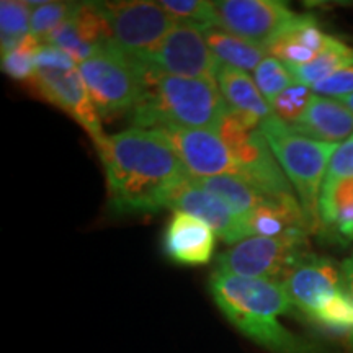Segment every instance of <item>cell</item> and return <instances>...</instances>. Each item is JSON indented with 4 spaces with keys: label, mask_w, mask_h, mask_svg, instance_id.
<instances>
[{
    "label": "cell",
    "mask_w": 353,
    "mask_h": 353,
    "mask_svg": "<svg viewBox=\"0 0 353 353\" xmlns=\"http://www.w3.org/2000/svg\"><path fill=\"white\" fill-rule=\"evenodd\" d=\"M210 291L234 327L260 347L273 353H327L280 324L278 317L293 307L280 283L216 270Z\"/></svg>",
    "instance_id": "2"
},
{
    "label": "cell",
    "mask_w": 353,
    "mask_h": 353,
    "mask_svg": "<svg viewBox=\"0 0 353 353\" xmlns=\"http://www.w3.org/2000/svg\"><path fill=\"white\" fill-rule=\"evenodd\" d=\"M201 187H205L210 193H213L221 201L226 203V206L234 214L241 219L247 221L250 214L259 208L262 203L270 195L259 192L249 183L234 175H219L210 176V179H198Z\"/></svg>",
    "instance_id": "22"
},
{
    "label": "cell",
    "mask_w": 353,
    "mask_h": 353,
    "mask_svg": "<svg viewBox=\"0 0 353 353\" xmlns=\"http://www.w3.org/2000/svg\"><path fill=\"white\" fill-rule=\"evenodd\" d=\"M206 43L219 64L231 65L241 70H255L265 59L267 48L224 32L218 26L203 30Z\"/></svg>",
    "instance_id": "20"
},
{
    "label": "cell",
    "mask_w": 353,
    "mask_h": 353,
    "mask_svg": "<svg viewBox=\"0 0 353 353\" xmlns=\"http://www.w3.org/2000/svg\"><path fill=\"white\" fill-rule=\"evenodd\" d=\"M32 8L28 2L2 0L0 3V39H2V56L15 50L21 39L28 37Z\"/></svg>",
    "instance_id": "24"
},
{
    "label": "cell",
    "mask_w": 353,
    "mask_h": 353,
    "mask_svg": "<svg viewBox=\"0 0 353 353\" xmlns=\"http://www.w3.org/2000/svg\"><path fill=\"white\" fill-rule=\"evenodd\" d=\"M44 43L68 51L77 64L112 46V32L100 2L77 3L72 17L51 33Z\"/></svg>",
    "instance_id": "15"
},
{
    "label": "cell",
    "mask_w": 353,
    "mask_h": 353,
    "mask_svg": "<svg viewBox=\"0 0 353 353\" xmlns=\"http://www.w3.org/2000/svg\"><path fill=\"white\" fill-rule=\"evenodd\" d=\"M254 77L263 99L270 105L278 99V95L283 94L286 88L296 82L288 68L273 56L265 57L259 68L255 69Z\"/></svg>",
    "instance_id": "27"
},
{
    "label": "cell",
    "mask_w": 353,
    "mask_h": 353,
    "mask_svg": "<svg viewBox=\"0 0 353 353\" xmlns=\"http://www.w3.org/2000/svg\"><path fill=\"white\" fill-rule=\"evenodd\" d=\"M193 179L219 175L237 176V164L218 131L169 126L159 130Z\"/></svg>",
    "instance_id": "12"
},
{
    "label": "cell",
    "mask_w": 353,
    "mask_h": 353,
    "mask_svg": "<svg viewBox=\"0 0 353 353\" xmlns=\"http://www.w3.org/2000/svg\"><path fill=\"white\" fill-rule=\"evenodd\" d=\"M26 85H30L34 95L68 113L87 131L95 144L105 138L101 117L77 69H38Z\"/></svg>",
    "instance_id": "11"
},
{
    "label": "cell",
    "mask_w": 353,
    "mask_h": 353,
    "mask_svg": "<svg viewBox=\"0 0 353 353\" xmlns=\"http://www.w3.org/2000/svg\"><path fill=\"white\" fill-rule=\"evenodd\" d=\"M216 82L229 108L254 114L260 121L275 114L272 105L263 99L257 83L245 70L221 64Z\"/></svg>",
    "instance_id": "19"
},
{
    "label": "cell",
    "mask_w": 353,
    "mask_h": 353,
    "mask_svg": "<svg viewBox=\"0 0 353 353\" xmlns=\"http://www.w3.org/2000/svg\"><path fill=\"white\" fill-rule=\"evenodd\" d=\"M141 61L170 76L218 83L219 61L211 52L201 26L187 21H176L156 50Z\"/></svg>",
    "instance_id": "9"
},
{
    "label": "cell",
    "mask_w": 353,
    "mask_h": 353,
    "mask_svg": "<svg viewBox=\"0 0 353 353\" xmlns=\"http://www.w3.org/2000/svg\"><path fill=\"white\" fill-rule=\"evenodd\" d=\"M290 126L306 138L337 144L353 136V112L341 100L314 95L301 120Z\"/></svg>",
    "instance_id": "17"
},
{
    "label": "cell",
    "mask_w": 353,
    "mask_h": 353,
    "mask_svg": "<svg viewBox=\"0 0 353 353\" xmlns=\"http://www.w3.org/2000/svg\"><path fill=\"white\" fill-rule=\"evenodd\" d=\"M159 3H161L167 13H170L179 21L198 25L203 30L218 26L213 2H203V0H164V2Z\"/></svg>",
    "instance_id": "28"
},
{
    "label": "cell",
    "mask_w": 353,
    "mask_h": 353,
    "mask_svg": "<svg viewBox=\"0 0 353 353\" xmlns=\"http://www.w3.org/2000/svg\"><path fill=\"white\" fill-rule=\"evenodd\" d=\"M167 208L183 211V213L203 219L228 244L236 245L252 236L247 221L234 214L226 203L201 187L198 179H193V176H190L174 190Z\"/></svg>",
    "instance_id": "14"
},
{
    "label": "cell",
    "mask_w": 353,
    "mask_h": 353,
    "mask_svg": "<svg viewBox=\"0 0 353 353\" xmlns=\"http://www.w3.org/2000/svg\"><path fill=\"white\" fill-rule=\"evenodd\" d=\"M213 3L219 28L265 48L299 17L276 0H221Z\"/></svg>",
    "instance_id": "10"
},
{
    "label": "cell",
    "mask_w": 353,
    "mask_h": 353,
    "mask_svg": "<svg viewBox=\"0 0 353 353\" xmlns=\"http://www.w3.org/2000/svg\"><path fill=\"white\" fill-rule=\"evenodd\" d=\"M213 228L196 216L174 211L164 234L165 255L180 265H205L214 254Z\"/></svg>",
    "instance_id": "16"
},
{
    "label": "cell",
    "mask_w": 353,
    "mask_h": 353,
    "mask_svg": "<svg viewBox=\"0 0 353 353\" xmlns=\"http://www.w3.org/2000/svg\"><path fill=\"white\" fill-rule=\"evenodd\" d=\"M321 229L353 237V179L322 187L319 200Z\"/></svg>",
    "instance_id": "21"
},
{
    "label": "cell",
    "mask_w": 353,
    "mask_h": 353,
    "mask_svg": "<svg viewBox=\"0 0 353 353\" xmlns=\"http://www.w3.org/2000/svg\"><path fill=\"white\" fill-rule=\"evenodd\" d=\"M342 276H343V285H345L347 291L352 294V298H353V257L343 262ZM350 343H352V348H353V330L350 334Z\"/></svg>",
    "instance_id": "33"
},
{
    "label": "cell",
    "mask_w": 353,
    "mask_h": 353,
    "mask_svg": "<svg viewBox=\"0 0 353 353\" xmlns=\"http://www.w3.org/2000/svg\"><path fill=\"white\" fill-rule=\"evenodd\" d=\"M38 69H59V70H74L77 69V61L69 54L68 51L61 50L50 43H41L37 56Z\"/></svg>",
    "instance_id": "32"
},
{
    "label": "cell",
    "mask_w": 353,
    "mask_h": 353,
    "mask_svg": "<svg viewBox=\"0 0 353 353\" xmlns=\"http://www.w3.org/2000/svg\"><path fill=\"white\" fill-rule=\"evenodd\" d=\"M260 131L275 154L299 198L309 231L321 229L319 200L322 185L334 152L341 144L322 143L299 134L276 114L260 121Z\"/></svg>",
    "instance_id": "4"
},
{
    "label": "cell",
    "mask_w": 353,
    "mask_h": 353,
    "mask_svg": "<svg viewBox=\"0 0 353 353\" xmlns=\"http://www.w3.org/2000/svg\"><path fill=\"white\" fill-rule=\"evenodd\" d=\"M314 95L316 94L312 92V88L294 82L293 85L286 88L283 94L278 95V99L273 101V113L285 123H288V125H294L306 113Z\"/></svg>",
    "instance_id": "29"
},
{
    "label": "cell",
    "mask_w": 353,
    "mask_h": 353,
    "mask_svg": "<svg viewBox=\"0 0 353 353\" xmlns=\"http://www.w3.org/2000/svg\"><path fill=\"white\" fill-rule=\"evenodd\" d=\"M345 179H353V136L339 145L337 151L334 152L322 187L334 185Z\"/></svg>",
    "instance_id": "30"
},
{
    "label": "cell",
    "mask_w": 353,
    "mask_h": 353,
    "mask_svg": "<svg viewBox=\"0 0 353 353\" xmlns=\"http://www.w3.org/2000/svg\"><path fill=\"white\" fill-rule=\"evenodd\" d=\"M259 125L257 117L232 108L221 123L218 132L236 159L237 176L265 195H294Z\"/></svg>",
    "instance_id": "5"
},
{
    "label": "cell",
    "mask_w": 353,
    "mask_h": 353,
    "mask_svg": "<svg viewBox=\"0 0 353 353\" xmlns=\"http://www.w3.org/2000/svg\"><path fill=\"white\" fill-rule=\"evenodd\" d=\"M316 95L322 97H335V99H343V97L353 94V64L348 68L334 72L324 81L316 83L312 87Z\"/></svg>",
    "instance_id": "31"
},
{
    "label": "cell",
    "mask_w": 353,
    "mask_h": 353,
    "mask_svg": "<svg viewBox=\"0 0 353 353\" xmlns=\"http://www.w3.org/2000/svg\"><path fill=\"white\" fill-rule=\"evenodd\" d=\"M88 94L103 120L131 114L141 95L136 61L110 46L77 65Z\"/></svg>",
    "instance_id": "7"
},
{
    "label": "cell",
    "mask_w": 353,
    "mask_h": 353,
    "mask_svg": "<svg viewBox=\"0 0 353 353\" xmlns=\"http://www.w3.org/2000/svg\"><path fill=\"white\" fill-rule=\"evenodd\" d=\"M39 48H41V41L30 33L28 37L21 39V43L15 50L2 56L3 72L15 81H32L38 70L37 56Z\"/></svg>",
    "instance_id": "26"
},
{
    "label": "cell",
    "mask_w": 353,
    "mask_h": 353,
    "mask_svg": "<svg viewBox=\"0 0 353 353\" xmlns=\"http://www.w3.org/2000/svg\"><path fill=\"white\" fill-rule=\"evenodd\" d=\"M307 234L247 237L218 257V270L283 283L294 268L311 257Z\"/></svg>",
    "instance_id": "6"
},
{
    "label": "cell",
    "mask_w": 353,
    "mask_h": 353,
    "mask_svg": "<svg viewBox=\"0 0 353 353\" xmlns=\"http://www.w3.org/2000/svg\"><path fill=\"white\" fill-rule=\"evenodd\" d=\"M95 145L107 175L110 208L118 214L159 213L192 176L159 130L130 128Z\"/></svg>",
    "instance_id": "1"
},
{
    "label": "cell",
    "mask_w": 353,
    "mask_h": 353,
    "mask_svg": "<svg viewBox=\"0 0 353 353\" xmlns=\"http://www.w3.org/2000/svg\"><path fill=\"white\" fill-rule=\"evenodd\" d=\"M138 65L141 95L131 113L134 128H196L218 131L229 105L214 82L176 77L141 59Z\"/></svg>",
    "instance_id": "3"
},
{
    "label": "cell",
    "mask_w": 353,
    "mask_h": 353,
    "mask_svg": "<svg viewBox=\"0 0 353 353\" xmlns=\"http://www.w3.org/2000/svg\"><path fill=\"white\" fill-rule=\"evenodd\" d=\"M112 32V46L132 59H143L156 50L175 23L159 2L125 0L100 2Z\"/></svg>",
    "instance_id": "8"
},
{
    "label": "cell",
    "mask_w": 353,
    "mask_h": 353,
    "mask_svg": "<svg viewBox=\"0 0 353 353\" xmlns=\"http://www.w3.org/2000/svg\"><path fill=\"white\" fill-rule=\"evenodd\" d=\"M342 101L343 105H345V107H348L353 112V94L352 95H347V97H343V99H339Z\"/></svg>",
    "instance_id": "34"
},
{
    "label": "cell",
    "mask_w": 353,
    "mask_h": 353,
    "mask_svg": "<svg viewBox=\"0 0 353 353\" xmlns=\"http://www.w3.org/2000/svg\"><path fill=\"white\" fill-rule=\"evenodd\" d=\"M353 64V48L337 38H330L327 46L311 63L303 65H286L294 81L301 85L312 88L324 79L332 76L334 72L348 68Z\"/></svg>",
    "instance_id": "23"
},
{
    "label": "cell",
    "mask_w": 353,
    "mask_h": 353,
    "mask_svg": "<svg viewBox=\"0 0 353 353\" xmlns=\"http://www.w3.org/2000/svg\"><path fill=\"white\" fill-rule=\"evenodd\" d=\"M330 38L319 28L314 17L299 15L268 44L267 51L285 65H303L319 56Z\"/></svg>",
    "instance_id": "18"
},
{
    "label": "cell",
    "mask_w": 353,
    "mask_h": 353,
    "mask_svg": "<svg viewBox=\"0 0 353 353\" xmlns=\"http://www.w3.org/2000/svg\"><path fill=\"white\" fill-rule=\"evenodd\" d=\"M281 286L293 307L311 321L329 303L330 298L345 288L342 273L332 260L316 255H311L298 268H294Z\"/></svg>",
    "instance_id": "13"
},
{
    "label": "cell",
    "mask_w": 353,
    "mask_h": 353,
    "mask_svg": "<svg viewBox=\"0 0 353 353\" xmlns=\"http://www.w3.org/2000/svg\"><path fill=\"white\" fill-rule=\"evenodd\" d=\"M34 7L32 10V19H30V30L34 38L44 43L51 33H54L61 25H64L74 10H76V2H28Z\"/></svg>",
    "instance_id": "25"
}]
</instances>
